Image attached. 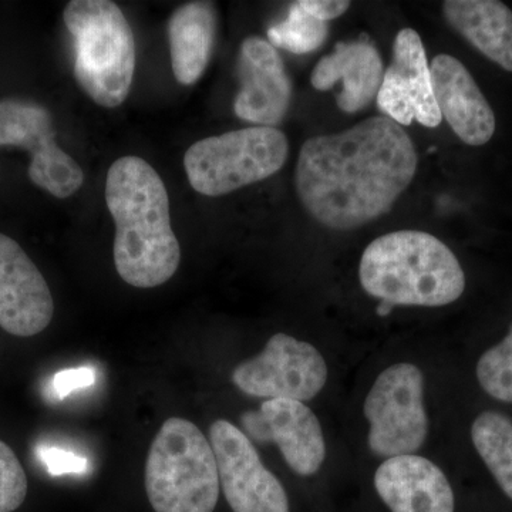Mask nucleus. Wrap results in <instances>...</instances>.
Returning <instances> with one entry per match:
<instances>
[{
  "label": "nucleus",
  "instance_id": "1",
  "mask_svg": "<svg viewBox=\"0 0 512 512\" xmlns=\"http://www.w3.org/2000/svg\"><path fill=\"white\" fill-rule=\"evenodd\" d=\"M419 157L412 138L386 116L309 138L295 185L303 208L323 227L353 231L392 210L412 184Z\"/></svg>",
  "mask_w": 512,
  "mask_h": 512
},
{
  "label": "nucleus",
  "instance_id": "2",
  "mask_svg": "<svg viewBox=\"0 0 512 512\" xmlns=\"http://www.w3.org/2000/svg\"><path fill=\"white\" fill-rule=\"evenodd\" d=\"M106 204L114 225V265L134 288L150 289L173 278L181 261L171 227L170 198L157 171L143 158L121 157L111 164Z\"/></svg>",
  "mask_w": 512,
  "mask_h": 512
},
{
  "label": "nucleus",
  "instance_id": "3",
  "mask_svg": "<svg viewBox=\"0 0 512 512\" xmlns=\"http://www.w3.org/2000/svg\"><path fill=\"white\" fill-rule=\"evenodd\" d=\"M367 295L393 306L439 308L461 298L466 274L439 238L423 231H396L370 242L359 266Z\"/></svg>",
  "mask_w": 512,
  "mask_h": 512
},
{
  "label": "nucleus",
  "instance_id": "4",
  "mask_svg": "<svg viewBox=\"0 0 512 512\" xmlns=\"http://www.w3.org/2000/svg\"><path fill=\"white\" fill-rule=\"evenodd\" d=\"M74 37V76L101 107L126 101L136 70V40L126 16L109 0H73L63 13Z\"/></svg>",
  "mask_w": 512,
  "mask_h": 512
},
{
  "label": "nucleus",
  "instance_id": "5",
  "mask_svg": "<svg viewBox=\"0 0 512 512\" xmlns=\"http://www.w3.org/2000/svg\"><path fill=\"white\" fill-rule=\"evenodd\" d=\"M146 493L156 512H214L220 476L210 440L181 417L158 430L146 461Z\"/></svg>",
  "mask_w": 512,
  "mask_h": 512
},
{
  "label": "nucleus",
  "instance_id": "6",
  "mask_svg": "<svg viewBox=\"0 0 512 512\" xmlns=\"http://www.w3.org/2000/svg\"><path fill=\"white\" fill-rule=\"evenodd\" d=\"M288 138L276 127H248L204 138L188 148L184 168L195 191L221 197L278 173Z\"/></svg>",
  "mask_w": 512,
  "mask_h": 512
},
{
  "label": "nucleus",
  "instance_id": "7",
  "mask_svg": "<svg viewBox=\"0 0 512 512\" xmlns=\"http://www.w3.org/2000/svg\"><path fill=\"white\" fill-rule=\"evenodd\" d=\"M363 413L370 424V450L377 457L410 456L426 443L423 373L413 363H396L380 373L367 394Z\"/></svg>",
  "mask_w": 512,
  "mask_h": 512
},
{
  "label": "nucleus",
  "instance_id": "8",
  "mask_svg": "<svg viewBox=\"0 0 512 512\" xmlns=\"http://www.w3.org/2000/svg\"><path fill=\"white\" fill-rule=\"evenodd\" d=\"M328 382V365L318 349L276 333L258 356L235 367L232 383L242 393L264 399L309 402Z\"/></svg>",
  "mask_w": 512,
  "mask_h": 512
},
{
  "label": "nucleus",
  "instance_id": "9",
  "mask_svg": "<svg viewBox=\"0 0 512 512\" xmlns=\"http://www.w3.org/2000/svg\"><path fill=\"white\" fill-rule=\"evenodd\" d=\"M53 117L46 107L23 99L0 100V146L32 154L29 177L56 198L72 197L84 183L79 163L57 146Z\"/></svg>",
  "mask_w": 512,
  "mask_h": 512
},
{
  "label": "nucleus",
  "instance_id": "10",
  "mask_svg": "<svg viewBox=\"0 0 512 512\" xmlns=\"http://www.w3.org/2000/svg\"><path fill=\"white\" fill-rule=\"evenodd\" d=\"M220 485L234 512H289L284 485L262 463L247 434L231 421L211 424Z\"/></svg>",
  "mask_w": 512,
  "mask_h": 512
},
{
  "label": "nucleus",
  "instance_id": "11",
  "mask_svg": "<svg viewBox=\"0 0 512 512\" xmlns=\"http://www.w3.org/2000/svg\"><path fill=\"white\" fill-rule=\"evenodd\" d=\"M376 101L384 116L399 126H410L414 120L424 127L440 126L443 119L434 99L430 63L416 30L397 33L392 63L384 72Z\"/></svg>",
  "mask_w": 512,
  "mask_h": 512
},
{
  "label": "nucleus",
  "instance_id": "12",
  "mask_svg": "<svg viewBox=\"0 0 512 512\" xmlns=\"http://www.w3.org/2000/svg\"><path fill=\"white\" fill-rule=\"evenodd\" d=\"M242 431L256 443H275L298 476L318 473L325 463L326 443L316 414L305 403L268 399L258 410L242 413Z\"/></svg>",
  "mask_w": 512,
  "mask_h": 512
},
{
  "label": "nucleus",
  "instance_id": "13",
  "mask_svg": "<svg viewBox=\"0 0 512 512\" xmlns=\"http://www.w3.org/2000/svg\"><path fill=\"white\" fill-rule=\"evenodd\" d=\"M55 302L45 276L15 239L0 234V328L30 338L52 322Z\"/></svg>",
  "mask_w": 512,
  "mask_h": 512
},
{
  "label": "nucleus",
  "instance_id": "14",
  "mask_svg": "<svg viewBox=\"0 0 512 512\" xmlns=\"http://www.w3.org/2000/svg\"><path fill=\"white\" fill-rule=\"evenodd\" d=\"M241 90L235 97V114L259 127L282 123L292 100V82L284 60L268 40L248 37L238 56Z\"/></svg>",
  "mask_w": 512,
  "mask_h": 512
},
{
  "label": "nucleus",
  "instance_id": "15",
  "mask_svg": "<svg viewBox=\"0 0 512 512\" xmlns=\"http://www.w3.org/2000/svg\"><path fill=\"white\" fill-rule=\"evenodd\" d=\"M441 119L468 146H484L495 133V116L480 87L460 60L437 55L430 63Z\"/></svg>",
  "mask_w": 512,
  "mask_h": 512
},
{
  "label": "nucleus",
  "instance_id": "16",
  "mask_svg": "<svg viewBox=\"0 0 512 512\" xmlns=\"http://www.w3.org/2000/svg\"><path fill=\"white\" fill-rule=\"evenodd\" d=\"M375 488L392 512H454L456 508L446 474L433 461L416 454L380 464Z\"/></svg>",
  "mask_w": 512,
  "mask_h": 512
},
{
  "label": "nucleus",
  "instance_id": "17",
  "mask_svg": "<svg viewBox=\"0 0 512 512\" xmlns=\"http://www.w3.org/2000/svg\"><path fill=\"white\" fill-rule=\"evenodd\" d=\"M384 67L379 50L367 36L340 42L333 53L323 56L313 69L312 86L328 92L342 82L338 107L345 113H359L376 99L382 86Z\"/></svg>",
  "mask_w": 512,
  "mask_h": 512
},
{
  "label": "nucleus",
  "instance_id": "18",
  "mask_svg": "<svg viewBox=\"0 0 512 512\" xmlns=\"http://www.w3.org/2000/svg\"><path fill=\"white\" fill-rule=\"evenodd\" d=\"M444 19L478 52L512 72V10L498 0H447Z\"/></svg>",
  "mask_w": 512,
  "mask_h": 512
},
{
  "label": "nucleus",
  "instance_id": "19",
  "mask_svg": "<svg viewBox=\"0 0 512 512\" xmlns=\"http://www.w3.org/2000/svg\"><path fill=\"white\" fill-rule=\"evenodd\" d=\"M217 35V13L211 2H191L181 6L168 23L171 66L175 79L184 86L200 80Z\"/></svg>",
  "mask_w": 512,
  "mask_h": 512
},
{
  "label": "nucleus",
  "instance_id": "20",
  "mask_svg": "<svg viewBox=\"0 0 512 512\" xmlns=\"http://www.w3.org/2000/svg\"><path fill=\"white\" fill-rule=\"evenodd\" d=\"M471 440L495 481L512 500V420L494 410L478 414Z\"/></svg>",
  "mask_w": 512,
  "mask_h": 512
},
{
  "label": "nucleus",
  "instance_id": "21",
  "mask_svg": "<svg viewBox=\"0 0 512 512\" xmlns=\"http://www.w3.org/2000/svg\"><path fill=\"white\" fill-rule=\"evenodd\" d=\"M329 36L328 22H323L306 12L301 2L289 9L288 18L268 30V42L278 49L295 55H305L318 50Z\"/></svg>",
  "mask_w": 512,
  "mask_h": 512
},
{
  "label": "nucleus",
  "instance_id": "22",
  "mask_svg": "<svg viewBox=\"0 0 512 512\" xmlns=\"http://www.w3.org/2000/svg\"><path fill=\"white\" fill-rule=\"evenodd\" d=\"M481 389L498 402L512 403V323L507 336L483 353L477 363Z\"/></svg>",
  "mask_w": 512,
  "mask_h": 512
},
{
  "label": "nucleus",
  "instance_id": "23",
  "mask_svg": "<svg viewBox=\"0 0 512 512\" xmlns=\"http://www.w3.org/2000/svg\"><path fill=\"white\" fill-rule=\"evenodd\" d=\"M28 495V477L15 451L0 440V512L22 507Z\"/></svg>",
  "mask_w": 512,
  "mask_h": 512
},
{
  "label": "nucleus",
  "instance_id": "24",
  "mask_svg": "<svg viewBox=\"0 0 512 512\" xmlns=\"http://www.w3.org/2000/svg\"><path fill=\"white\" fill-rule=\"evenodd\" d=\"M299 2L306 12L323 22L340 18L350 8L348 0H299Z\"/></svg>",
  "mask_w": 512,
  "mask_h": 512
},
{
  "label": "nucleus",
  "instance_id": "25",
  "mask_svg": "<svg viewBox=\"0 0 512 512\" xmlns=\"http://www.w3.org/2000/svg\"><path fill=\"white\" fill-rule=\"evenodd\" d=\"M42 457L52 474L66 473V471H80L83 466H86V461L80 460V458L74 457L72 454L55 450V448H52V450H43Z\"/></svg>",
  "mask_w": 512,
  "mask_h": 512
},
{
  "label": "nucleus",
  "instance_id": "26",
  "mask_svg": "<svg viewBox=\"0 0 512 512\" xmlns=\"http://www.w3.org/2000/svg\"><path fill=\"white\" fill-rule=\"evenodd\" d=\"M93 382L92 370H69V372L59 373L55 377V387L57 393L66 394L80 386H87Z\"/></svg>",
  "mask_w": 512,
  "mask_h": 512
},
{
  "label": "nucleus",
  "instance_id": "27",
  "mask_svg": "<svg viewBox=\"0 0 512 512\" xmlns=\"http://www.w3.org/2000/svg\"><path fill=\"white\" fill-rule=\"evenodd\" d=\"M393 308L394 306L392 305V303L380 302V305L377 306V315L382 316V318H384V316L390 315V312L393 311Z\"/></svg>",
  "mask_w": 512,
  "mask_h": 512
}]
</instances>
